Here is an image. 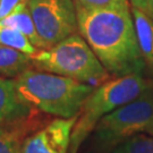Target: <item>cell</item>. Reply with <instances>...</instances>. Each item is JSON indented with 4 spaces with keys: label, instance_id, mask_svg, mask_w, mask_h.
<instances>
[{
    "label": "cell",
    "instance_id": "1",
    "mask_svg": "<svg viewBox=\"0 0 153 153\" xmlns=\"http://www.w3.org/2000/svg\"><path fill=\"white\" fill-rule=\"evenodd\" d=\"M78 32L110 75L142 74L145 68L131 7L88 9L76 5Z\"/></svg>",
    "mask_w": 153,
    "mask_h": 153
},
{
    "label": "cell",
    "instance_id": "2",
    "mask_svg": "<svg viewBox=\"0 0 153 153\" xmlns=\"http://www.w3.org/2000/svg\"><path fill=\"white\" fill-rule=\"evenodd\" d=\"M19 95L32 108L59 118L78 116L95 86L43 71L27 69L15 78Z\"/></svg>",
    "mask_w": 153,
    "mask_h": 153
},
{
    "label": "cell",
    "instance_id": "3",
    "mask_svg": "<svg viewBox=\"0 0 153 153\" xmlns=\"http://www.w3.org/2000/svg\"><path fill=\"white\" fill-rule=\"evenodd\" d=\"M150 86L142 74H131L107 81L94 88L78 114L71 131L68 152L77 153L102 117L138 98Z\"/></svg>",
    "mask_w": 153,
    "mask_h": 153
},
{
    "label": "cell",
    "instance_id": "4",
    "mask_svg": "<svg viewBox=\"0 0 153 153\" xmlns=\"http://www.w3.org/2000/svg\"><path fill=\"white\" fill-rule=\"evenodd\" d=\"M39 71H48L91 85H101L110 74L99 60L88 42L73 34L49 49H42L31 57Z\"/></svg>",
    "mask_w": 153,
    "mask_h": 153
},
{
    "label": "cell",
    "instance_id": "5",
    "mask_svg": "<svg viewBox=\"0 0 153 153\" xmlns=\"http://www.w3.org/2000/svg\"><path fill=\"white\" fill-rule=\"evenodd\" d=\"M153 120V88L102 117L91 133L94 153H109L124 141L145 131Z\"/></svg>",
    "mask_w": 153,
    "mask_h": 153
},
{
    "label": "cell",
    "instance_id": "6",
    "mask_svg": "<svg viewBox=\"0 0 153 153\" xmlns=\"http://www.w3.org/2000/svg\"><path fill=\"white\" fill-rule=\"evenodd\" d=\"M27 7L45 49L78 31L76 5L73 0H31Z\"/></svg>",
    "mask_w": 153,
    "mask_h": 153
},
{
    "label": "cell",
    "instance_id": "7",
    "mask_svg": "<svg viewBox=\"0 0 153 153\" xmlns=\"http://www.w3.org/2000/svg\"><path fill=\"white\" fill-rule=\"evenodd\" d=\"M77 117L58 118L33 131L23 143L21 153H68Z\"/></svg>",
    "mask_w": 153,
    "mask_h": 153
},
{
    "label": "cell",
    "instance_id": "8",
    "mask_svg": "<svg viewBox=\"0 0 153 153\" xmlns=\"http://www.w3.org/2000/svg\"><path fill=\"white\" fill-rule=\"evenodd\" d=\"M33 116L32 107L18 93L16 81L0 77V127L22 123Z\"/></svg>",
    "mask_w": 153,
    "mask_h": 153
},
{
    "label": "cell",
    "instance_id": "9",
    "mask_svg": "<svg viewBox=\"0 0 153 153\" xmlns=\"http://www.w3.org/2000/svg\"><path fill=\"white\" fill-rule=\"evenodd\" d=\"M131 11L143 58L145 64L153 68V19L134 7Z\"/></svg>",
    "mask_w": 153,
    "mask_h": 153
},
{
    "label": "cell",
    "instance_id": "10",
    "mask_svg": "<svg viewBox=\"0 0 153 153\" xmlns=\"http://www.w3.org/2000/svg\"><path fill=\"white\" fill-rule=\"evenodd\" d=\"M34 117V116H33ZM31 118L18 124L0 127V153H21L23 143L34 127Z\"/></svg>",
    "mask_w": 153,
    "mask_h": 153
},
{
    "label": "cell",
    "instance_id": "11",
    "mask_svg": "<svg viewBox=\"0 0 153 153\" xmlns=\"http://www.w3.org/2000/svg\"><path fill=\"white\" fill-rule=\"evenodd\" d=\"M31 57L16 49L0 44V77H17L30 69Z\"/></svg>",
    "mask_w": 153,
    "mask_h": 153
},
{
    "label": "cell",
    "instance_id": "12",
    "mask_svg": "<svg viewBox=\"0 0 153 153\" xmlns=\"http://www.w3.org/2000/svg\"><path fill=\"white\" fill-rule=\"evenodd\" d=\"M0 26H9V27L17 28L25 36H27L28 40L32 42V44L35 48L45 49L42 40L39 36V33L36 31L35 24H34V21L31 16V13L28 10L27 6L21 10L16 11L15 14L8 16L5 19L0 21Z\"/></svg>",
    "mask_w": 153,
    "mask_h": 153
},
{
    "label": "cell",
    "instance_id": "13",
    "mask_svg": "<svg viewBox=\"0 0 153 153\" xmlns=\"http://www.w3.org/2000/svg\"><path fill=\"white\" fill-rule=\"evenodd\" d=\"M0 44L16 49L30 57L38 52V48L33 45L27 36L15 27L0 26Z\"/></svg>",
    "mask_w": 153,
    "mask_h": 153
},
{
    "label": "cell",
    "instance_id": "14",
    "mask_svg": "<svg viewBox=\"0 0 153 153\" xmlns=\"http://www.w3.org/2000/svg\"><path fill=\"white\" fill-rule=\"evenodd\" d=\"M109 153H153V137L140 133L120 143Z\"/></svg>",
    "mask_w": 153,
    "mask_h": 153
},
{
    "label": "cell",
    "instance_id": "15",
    "mask_svg": "<svg viewBox=\"0 0 153 153\" xmlns=\"http://www.w3.org/2000/svg\"><path fill=\"white\" fill-rule=\"evenodd\" d=\"M76 5L88 9L126 8L131 7L129 0H76Z\"/></svg>",
    "mask_w": 153,
    "mask_h": 153
},
{
    "label": "cell",
    "instance_id": "16",
    "mask_svg": "<svg viewBox=\"0 0 153 153\" xmlns=\"http://www.w3.org/2000/svg\"><path fill=\"white\" fill-rule=\"evenodd\" d=\"M28 0H0V21L25 8Z\"/></svg>",
    "mask_w": 153,
    "mask_h": 153
},
{
    "label": "cell",
    "instance_id": "17",
    "mask_svg": "<svg viewBox=\"0 0 153 153\" xmlns=\"http://www.w3.org/2000/svg\"><path fill=\"white\" fill-rule=\"evenodd\" d=\"M129 4L153 19V0H129Z\"/></svg>",
    "mask_w": 153,
    "mask_h": 153
},
{
    "label": "cell",
    "instance_id": "18",
    "mask_svg": "<svg viewBox=\"0 0 153 153\" xmlns=\"http://www.w3.org/2000/svg\"><path fill=\"white\" fill-rule=\"evenodd\" d=\"M145 133H148L149 135H151L153 137V120L149 124V126L146 127V129H145Z\"/></svg>",
    "mask_w": 153,
    "mask_h": 153
},
{
    "label": "cell",
    "instance_id": "19",
    "mask_svg": "<svg viewBox=\"0 0 153 153\" xmlns=\"http://www.w3.org/2000/svg\"><path fill=\"white\" fill-rule=\"evenodd\" d=\"M28 1H31V0H28Z\"/></svg>",
    "mask_w": 153,
    "mask_h": 153
}]
</instances>
